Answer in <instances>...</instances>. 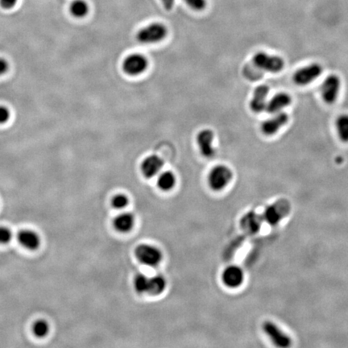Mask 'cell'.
<instances>
[{
    "mask_svg": "<svg viewBox=\"0 0 348 348\" xmlns=\"http://www.w3.org/2000/svg\"><path fill=\"white\" fill-rule=\"evenodd\" d=\"M167 36V28L162 24L154 23L140 29L136 35L140 43L151 44L162 42Z\"/></svg>",
    "mask_w": 348,
    "mask_h": 348,
    "instance_id": "1",
    "label": "cell"
},
{
    "mask_svg": "<svg viewBox=\"0 0 348 348\" xmlns=\"http://www.w3.org/2000/svg\"><path fill=\"white\" fill-rule=\"evenodd\" d=\"M253 62L262 70L270 72H280L284 66V60L280 56L270 55L264 52L256 54L253 56Z\"/></svg>",
    "mask_w": 348,
    "mask_h": 348,
    "instance_id": "2",
    "label": "cell"
},
{
    "mask_svg": "<svg viewBox=\"0 0 348 348\" xmlns=\"http://www.w3.org/2000/svg\"><path fill=\"white\" fill-rule=\"evenodd\" d=\"M232 174L230 168L225 166H217L212 168L208 176V182L212 190H221L232 180Z\"/></svg>",
    "mask_w": 348,
    "mask_h": 348,
    "instance_id": "3",
    "label": "cell"
},
{
    "mask_svg": "<svg viewBox=\"0 0 348 348\" xmlns=\"http://www.w3.org/2000/svg\"><path fill=\"white\" fill-rule=\"evenodd\" d=\"M135 254L140 263L151 267L158 266L162 260V252L152 245H140L136 249Z\"/></svg>",
    "mask_w": 348,
    "mask_h": 348,
    "instance_id": "4",
    "label": "cell"
},
{
    "mask_svg": "<svg viewBox=\"0 0 348 348\" xmlns=\"http://www.w3.org/2000/svg\"><path fill=\"white\" fill-rule=\"evenodd\" d=\"M148 66L147 58L140 54H132L126 56L122 63V70L130 76H138L143 74Z\"/></svg>",
    "mask_w": 348,
    "mask_h": 348,
    "instance_id": "5",
    "label": "cell"
},
{
    "mask_svg": "<svg viewBox=\"0 0 348 348\" xmlns=\"http://www.w3.org/2000/svg\"><path fill=\"white\" fill-rule=\"evenodd\" d=\"M322 67L318 63H313L300 68L294 75V81L299 86L308 85L322 74Z\"/></svg>",
    "mask_w": 348,
    "mask_h": 348,
    "instance_id": "6",
    "label": "cell"
},
{
    "mask_svg": "<svg viewBox=\"0 0 348 348\" xmlns=\"http://www.w3.org/2000/svg\"><path fill=\"white\" fill-rule=\"evenodd\" d=\"M341 81L337 75L328 76L322 83L321 88L322 97L328 104H332L336 101L340 94Z\"/></svg>",
    "mask_w": 348,
    "mask_h": 348,
    "instance_id": "7",
    "label": "cell"
},
{
    "mask_svg": "<svg viewBox=\"0 0 348 348\" xmlns=\"http://www.w3.org/2000/svg\"><path fill=\"white\" fill-rule=\"evenodd\" d=\"M214 134L210 129H205L198 133L197 136V143L202 155L206 158H213L216 155V150L213 146Z\"/></svg>",
    "mask_w": 348,
    "mask_h": 348,
    "instance_id": "8",
    "label": "cell"
},
{
    "mask_svg": "<svg viewBox=\"0 0 348 348\" xmlns=\"http://www.w3.org/2000/svg\"><path fill=\"white\" fill-rule=\"evenodd\" d=\"M288 114L284 112L268 118L261 125V130L266 136H272L288 122Z\"/></svg>",
    "mask_w": 348,
    "mask_h": 348,
    "instance_id": "9",
    "label": "cell"
},
{
    "mask_svg": "<svg viewBox=\"0 0 348 348\" xmlns=\"http://www.w3.org/2000/svg\"><path fill=\"white\" fill-rule=\"evenodd\" d=\"M164 166V162L156 155H152L144 160L141 164V172L147 178L156 176Z\"/></svg>",
    "mask_w": 348,
    "mask_h": 348,
    "instance_id": "10",
    "label": "cell"
},
{
    "mask_svg": "<svg viewBox=\"0 0 348 348\" xmlns=\"http://www.w3.org/2000/svg\"><path fill=\"white\" fill-rule=\"evenodd\" d=\"M270 93V87L266 85L257 86L253 93L252 98L250 102L251 110L255 113H260L266 108L267 98Z\"/></svg>",
    "mask_w": 348,
    "mask_h": 348,
    "instance_id": "11",
    "label": "cell"
},
{
    "mask_svg": "<svg viewBox=\"0 0 348 348\" xmlns=\"http://www.w3.org/2000/svg\"><path fill=\"white\" fill-rule=\"evenodd\" d=\"M264 330L267 334L268 336L271 338L274 344L278 346H290V338L286 334L280 330L274 324L267 322L264 324Z\"/></svg>",
    "mask_w": 348,
    "mask_h": 348,
    "instance_id": "12",
    "label": "cell"
},
{
    "mask_svg": "<svg viewBox=\"0 0 348 348\" xmlns=\"http://www.w3.org/2000/svg\"><path fill=\"white\" fill-rule=\"evenodd\" d=\"M17 240L21 246L28 250H36L40 244L39 236L31 230H20L17 234Z\"/></svg>",
    "mask_w": 348,
    "mask_h": 348,
    "instance_id": "13",
    "label": "cell"
},
{
    "mask_svg": "<svg viewBox=\"0 0 348 348\" xmlns=\"http://www.w3.org/2000/svg\"><path fill=\"white\" fill-rule=\"evenodd\" d=\"M292 102V98L288 94L280 93L276 94L266 105V110L270 114H274L290 106Z\"/></svg>",
    "mask_w": 348,
    "mask_h": 348,
    "instance_id": "14",
    "label": "cell"
},
{
    "mask_svg": "<svg viewBox=\"0 0 348 348\" xmlns=\"http://www.w3.org/2000/svg\"><path fill=\"white\" fill-rule=\"evenodd\" d=\"M242 278L244 276L242 271L236 266L228 268L222 274L224 284L232 288H236L240 286L242 282Z\"/></svg>",
    "mask_w": 348,
    "mask_h": 348,
    "instance_id": "15",
    "label": "cell"
},
{
    "mask_svg": "<svg viewBox=\"0 0 348 348\" xmlns=\"http://www.w3.org/2000/svg\"><path fill=\"white\" fill-rule=\"evenodd\" d=\"M135 218L130 213L121 214L114 220V226L116 230L122 233H126L132 230L134 226Z\"/></svg>",
    "mask_w": 348,
    "mask_h": 348,
    "instance_id": "16",
    "label": "cell"
},
{
    "mask_svg": "<svg viewBox=\"0 0 348 348\" xmlns=\"http://www.w3.org/2000/svg\"><path fill=\"white\" fill-rule=\"evenodd\" d=\"M176 184V178L172 172H166L160 174L158 179V186L162 190L168 191L174 188Z\"/></svg>",
    "mask_w": 348,
    "mask_h": 348,
    "instance_id": "17",
    "label": "cell"
},
{
    "mask_svg": "<svg viewBox=\"0 0 348 348\" xmlns=\"http://www.w3.org/2000/svg\"><path fill=\"white\" fill-rule=\"evenodd\" d=\"M166 280L162 275H156L150 278V286L148 292L152 295H158L164 291Z\"/></svg>",
    "mask_w": 348,
    "mask_h": 348,
    "instance_id": "18",
    "label": "cell"
},
{
    "mask_svg": "<svg viewBox=\"0 0 348 348\" xmlns=\"http://www.w3.org/2000/svg\"><path fill=\"white\" fill-rule=\"evenodd\" d=\"M336 128L340 140L348 142V114L340 116L336 120Z\"/></svg>",
    "mask_w": 348,
    "mask_h": 348,
    "instance_id": "19",
    "label": "cell"
},
{
    "mask_svg": "<svg viewBox=\"0 0 348 348\" xmlns=\"http://www.w3.org/2000/svg\"><path fill=\"white\" fill-rule=\"evenodd\" d=\"M89 12V6L83 0H75L70 4V13L76 18L85 17Z\"/></svg>",
    "mask_w": 348,
    "mask_h": 348,
    "instance_id": "20",
    "label": "cell"
},
{
    "mask_svg": "<svg viewBox=\"0 0 348 348\" xmlns=\"http://www.w3.org/2000/svg\"><path fill=\"white\" fill-rule=\"evenodd\" d=\"M134 286L136 292L139 294L148 292V286H150V278L144 274H138L134 280Z\"/></svg>",
    "mask_w": 348,
    "mask_h": 348,
    "instance_id": "21",
    "label": "cell"
},
{
    "mask_svg": "<svg viewBox=\"0 0 348 348\" xmlns=\"http://www.w3.org/2000/svg\"><path fill=\"white\" fill-rule=\"evenodd\" d=\"M32 332L38 338H43L48 334L50 332V326L44 320H38L34 324Z\"/></svg>",
    "mask_w": 348,
    "mask_h": 348,
    "instance_id": "22",
    "label": "cell"
},
{
    "mask_svg": "<svg viewBox=\"0 0 348 348\" xmlns=\"http://www.w3.org/2000/svg\"><path fill=\"white\" fill-rule=\"evenodd\" d=\"M112 206L116 209H122L128 204V198L124 194L116 195L112 199Z\"/></svg>",
    "mask_w": 348,
    "mask_h": 348,
    "instance_id": "23",
    "label": "cell"
},
{
    "mask_svg": "<svg viewBox=\"0 0 348 348\" xmlns=\"http://www.w3.org/2000/svg\"><path fill=\"white\" fill-rule=\"evenodd\" d=\"M12 232L8 228H0V244H6L12 240Z\"/></svg>",
    "mask_w": 348,
    "mask_h": 348,
    "instance_id": "24",
    "label": "cell"
},
{
    "mask_svg": "<svg viewBox=\"0 0 348 348\" xmlns=\"http://www.w3.org/2000/svg\"><path fill=\"white\" fill-rule=\"evenodd\" d=\"M190 8L195 10H202L205 8L206 0H184Z\"/></svg>",
    "mask_w": 348,
    "mask_h": 348,
    "instance_id": "25",
    "label": "cell"
},
{
    "mask_svg": "<svg viewBox=\"0 0 348 348\" xmlns=\"http://www.w3.org/2000/svg\"><path fill=\"white\" fill-rule=\"evenodd\" d=\"M10 112L8 108L0 106V124H6L10 120Z\"/></svg>",
    "mask_w": 348,
    "mask_h": 348,
    "instance_id": "26",
    "label": "cell"
},
{
    "mask_svg": "<svg viewBox=\"0 0 348 348\" xmlns=\"http://www.w3.org/2000/svg\"><path fill=\"white\" fill-rule=\"evenodd\" d=\"M18 0H0V5L2 8L9 10V9L14 8Z\"/></svg>",
    "mask_w": 348,
    "mask_h": 348,
    "instance_id": "27",
    "label": "cell"
},
{
    "mask_svg": "<svg viewBox=\"0 0 348 348\" xmlns=\"http://www.w3.org/2000/svg\"><path fill=\"white\" fill-rule=\"evenodd\" d=\"M9 63L8 60H5L4 58H0V76L6 74L8 70Z\"/></svg>",
    "mask_w": 348,
    "mask_h": 348,
    "instance_id": "28",
    "label": "cell"
},
{
    "mask_svg": "<svg viewBox=\"0 0 348 348\" xmlns=\"http://www.w3.org/2000/svg\"><path fill=\"white\" fill-rule=\"evenodd\" d=\"M162 2L166 10H171L174 6V0H162Z\"/></svg>",
    "mask_w": 348,
    "mask_h": 348,
    "instance_id": "29",
    "label": "cell"
}]
</instances>
